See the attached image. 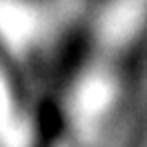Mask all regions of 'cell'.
I'll return each instance as SVG.
<instances>
[{
  "label": "cell",
  "mask_w": 147,
  "mask_h": 147,
  "mask_svg": "<svg viewBox=\"0 0 147 147\" xmlns=\"http://www.w3.org/2000/svg\"><path fill=\"white\" fill-rule=\"evenodd\" d=\"M49 147H85V145H80L76 138H71L69 134H63V136H58V140L56 143H51Z\"/></svg>",
  "instance_id": "obj_1"
}]
</instances>
